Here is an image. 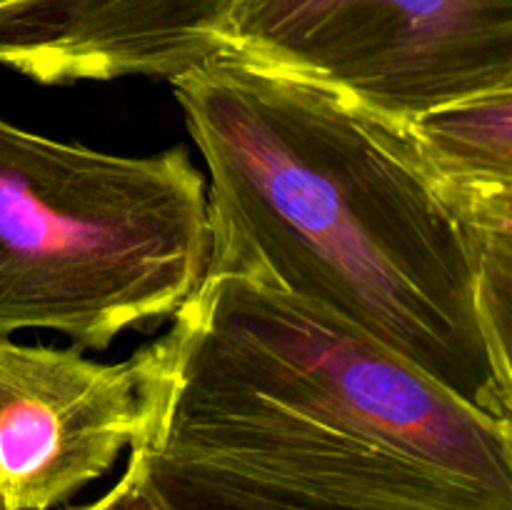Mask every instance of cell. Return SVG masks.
I'll return each instance as SVG.
<instances>
[{"mask_svg":"<svg viewBox=\"0 0 512 510\" xmlns=\"http://www.w3.org/2000/svg\"><path fill=\"white\" fill-rule=\"evenodd\" d=\"M170 85L208 170L210 270L255 275L512 420V193H458L408 125L233 55Z\"/></svg>","mask_w":512,"mask_h":510,"instance_id":"obj_1","label":"cell"},{"mask_svg":"<svg viewBox=\"0 0 512 510\" xmlns=\"http://www.w3.org/2000/svg\"><path fill=\"white\" fill-rule=\"evenodd\" d=\"M210 255L208 180L188 148L105 153L0 115V338L43 328L100 353L153 333Z\"/></svg>","mask_w":512,"mask_h":510,"instance_id":"obj_2","label":"cell"},{"mask_svg":"<svg viewBox=\"0 0 512 510\" xmlns=\"http://www.w3.org/2000/svg\"><path fill=\"white\" fill-rule=\"evenodd\" d=\"M223 55L408 125L512 90V0H235Z\"/></svg>","mask_w":512,"mask_h":510,"instance_id":"obj_3","label":"cell"},{"mask_svg":"<svg viewBox=\"0 0 512 510\" xmlns=\"http://www.w3.org/2000/svg\"><path fill=\"white\" fill-rule=\"evenodd\" d=\"M143 358L0 338V510H50L103 478L140 433Z\"/></svg>","mask_w":512,"mask_h":510,"instance_id":"obj_4","label":"cell"},{"mask_svg":"<svg viewBox=\"0 0 512 510\" xmlns=\"http://www.w3.org/2000/svg\"><path fill=\"white\" fill-rule=\"evenodd\" d=\"M235 0H0V65L40 85L175 80L223 55Z\"/></svg>","mask_w":512,"mask_h":510,"instance_id":"obj_5","label":"cell"},{"mask_svg":"<svg viewBox=\"0 0 512 510\" xmlns=\"http://www.w3.org/2000/svg\"><path fill=\"white\" fill-rule=\"evenodd\" d=\"M140 463L163 510H512V493L430 463L338 488H295L188 460L140 455Z\"/></svg>","mask_w":512,"mask_h":510,"instance_id":"obj_6","label":"cell"},{"mask_svg":"<svg viewBox=\"0 0 512 510\" xmlns=\"http://www.w3.org/2000/svg\"><path fill=\"white\" fill-rule=\"evenodd\" d=\"M420 155L458 193H512V90L430 110L408 123Z\"/></svg>","mask_w":512,"mask_h":510,"instance_id":"obj_7","label":"cell"},{"mask_svg":"<svg viewBox=\"0 0 512 510\" xmlns=\"http://www.w3.org/2000/svg\"><path fill=\"white\" fill-rule=\"evenodd\" d=\"M73 510H163V505L155 498L153 488H150L148 478H145L140 455L130 450L128 463H125V470L118 478V483L108 493L100 495L98 500Z\"/></svg>","mask_w":512,"mask_h":510,"instance_id":"obj_8","label":"cell"}]
</instances>
